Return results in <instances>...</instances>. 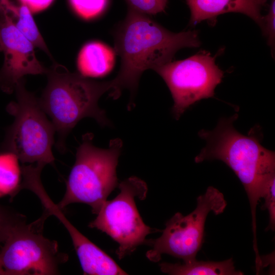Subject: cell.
<instances>
[{"label":"cell","mask_w":275,"mask_h":275,"mask_svg":"<svg viewBox=\"0 0 275 275\" xmlns=\"http://www.w3.org/2000/svg\"><path fill=\"white\" fill-rule=\"evenodd\" d=\"M113 34L115 51L121 58L120 70L111 80L110 96L114 99L124 89L130 91L133 99L145 70H155L171 62L182 48L198 47L201 44L197 31L173 33L148 15L130 8Z\"/></svg>","instance_id":"1"},{"label":"cell","mask_w":275,"mask_h":275,"mask_svg":"<svg viewBox=\"0 0 275 275\" xmlns=\"http://www.w3.org/2000/svg\"><path fill=\"white\" fill-rule=\"evenodd\" d=\"M235 114L221 118L212 130H201L199 136L206 146L195 157L196 163L217 159L225 163L242 184L250 202L253 246L257 245L256 209L268 187L275 181V154L264 147L260 136L252 130L248 135L239 132L233 123Z\"/></svg>","instance_id":"2"},{"label":"cell","mask_w":275,"mask_h":275,"mask_svg":"<svg viewBox=\"0 0 275 275\" xmlns=\"http://www.w3.org/2000/svg\"><path fill=\"white\" fill-rule=\"evenodd\" d=\"M46 74L47 84L39 100L58 133L56 146L59 151H66V138L82 118H93L103 126L110 125L98 101L103 93L111 90V80L89 79L57 63L47 69Z\"/></svg>","instance_id":"3"},{"label":"cell","mask_w":275,"mask_h":275,"mask_svg":"<svg viewBox=\"0 0 275 275\" xmlns=\"http://www.w3.org/2000/svg\"><path fill=\"white\" fill-rule=\"evenodd\" d=\"M93 134L86 133L77 149L66 190L57 204L62 210L70 204L89 205L97 214L111 193L118 186L116 168L122 148L118 138L112 140L107 149L93 144Z\"/></svg>","instance_id":"4"},{"label":"cell","mask_w":275,"mask_h":275,"mask_svg":"<svg viewBox=\"0 0 275 275\" xmlns=\"http://www.w3.org/2000/svg\"><path fill=\"white\" fill-rule=\"evenodd\" d=\"M24 79L16 87V100L6 110L14 120L7 128L1 150L21 162L53 164L54 126L46 117L39 100L25 88Z\"/></svg>","instance_id":"5"},{"label":"cell","mask_w":275,"mask_h":275,"mask_svg":"<svg viewBox=\"0 0 275 275\" xmlns=\"http://www.w3.org/2000/svg\"><path fill=\"white\" fill-rule=\"evenodd\" d=\"M50 215L45 210L37 220L18 225L0 250V262L6 275H56L68 255L57 242L44 237L43 225Z\"/></svg>","instance_id":"6"},{"label":"cell","mask_w":275,"mask_h":275,"mask_svg":"<svg viewBox=\"0 0 275 275\" xmlns=\"http://www.w3.org/2000/svg\"><path fill=\"white\" fill-rule=\"evenodd\" d=\"M227 203L218 189L208 187L197 199L196 208L186 215L176 213L166 224L161 235L148 241L152 249L146 257L156 262L166 254L181 259L183 262L196 260L204 237L205 224L209 212L218 215L224 212Z\"/></svg>","instance_id":"7"},{"label":"cell","mask_w":275,"mask_h":275,"mask_svg":"<svg viewBox=\"0 0 275 275\" xmlns=\"http://www.w3.org/2000/svg\"><path fill=\"white\" fill-rule=\"evenodd\" d=\"M118 186L119 194L103 203L89 226L106 233L118 243L116 253L121 259L146 242L148 234L160 230L147 226L136 206L135 198L144 200L146 197V183L137 177L131 176Z\"/></svg>","instance_id":"8"},{"label":"cell","mask_w":275,"mask_h":275,"mask_svg":"<svg viewBox=\"0 0 275 275\" xmlns=\"http://www.w3.org/2000/svg\"><path fill=\"white\" fill-rule=\"evenodd\" d=\"M164 80L172 94V113L179 119L191 105L213 97L224 77L215 58L202 51L184 60L170 62L155 70Z\"/></svg>","instance_id":"9"},{"label":"cell","mask_w":275,"mask_h":275,"mask_svg":"<svg viewBox=\"0 0 275 275\" xmlns=\"http://www.w3.org/2000/svg\"><path fill=\"white\" fill-rule=\"evenodd\" d=\"M33 43L0 11V51L4 62L0 70V90L11 94L23 76L46 74L36 58Z\"/></svg>","instance_id":"10"},{"label":"cell","mask_w":275,"mask_h":275,"mask_svg":"<svg viewBox=\"0 0 275 275\" xmlns=\"http://www.w3.org/2000/svg\"><path fill=\"white\" fill-rule=\"evenodd\" d=\"M190 9V21L194 24L213 20L221 14L240 13L254 20L261 28L262 16L256 0H186Z\"/></svg>","instance_id":"11"},{"label":"cell","mask_w":275,"mask_h":275,"mask_svg":"<svg viewBox=\"0 0 275 275\" xmlns=\"http://www.w3.org/2000/svg\"><path fill=\"white\" fill-rule=\"evenodd\" d=\"M115 61L114 50L98 41L85 44L80 49L77 58L79 74L87 77H100L108 74Z\"/></svg>","instance_id":"12"},{"label":"cell","mask_w":275,"mask_h":275,"mask_svg":"<svg viewBox=\"0 0 275 275\" xmlns=\"http://www.w3.org/2000/svg\"><path fill=\"white\" fill-rule=\"evenodd\" d=\"M0 11L34 45L51 58L32 13L23 0H0Z\"/></svg>","instance_id":"13"},{"label":"cell","mask_w":275,"mask_h":275,"mask_svg":"<svg viewBox=\"0 0 275 275\" xmlns=\"http://www.w3.org/2000/svg\"><path fill=\"white\" fill-rule=\"evenodd\" d=\"M161 271L172 275H242L235 269L232 258L222 261H194L183 263L163 262Z\"/></svg>","instance_id":"14"},{"label":"cell","mask_w":275,"mask_h":275,"mask_svg":"<svg viewBox=\"0 0 275 275\" xmlns=\"http://www.w3.org/2000/svg\"><path fill=\"white\" fill-rule=\"evenodd\" d=\"M18 160L12 154H0V188L7 191H19L20 171Z\"/></svg>","instance_id":"15"},{"label":"cell","mask_w":275,"mask_h":275,"mask_svg":"<svg viewBox=\"0 0 275 275\" xmlns=\"http://www.w3.org/2000/svg\"><path fill=\"white\" fill-rule=\"evenodd\" d=\"M262 18L261 28L272 52L275 43V0H256Z\"/></svg>","instance_id":"16"},{"label":"cell","mask_w":275,"mask_h":275,"mask_svg":"<svg viewBox=\"0 0 275 275\" xmlns=\"http://www.w3.org/2000/svg\"><path fill=\"white\" fill-rule=\"evenodd\" d=\"M72 10L85 20L94 19L105 9L108 0H69Z\"/></svg>","instance_id":"17"},{"label":"cell","mask_w":275,"mask_h":275,"mask_svg":"<svg viewBox=\"0 0 275 275\" xmlns=\"http://www.w3.org/2000/svg\"><path fill=\"white\" fill-rule=\"evenodd\" d=\"M25 221L24 216L0 204V244L5 241L16 227Z\"/></svg>","instance_id":"18"},{"label":"cell","mask_w":275,"mask_h":275,"mask_svg":"<svg viewBox=\"0 0 275 275\" xmlns=\"http://www.w3.org/2000/svg\"><path fill=\"white\" fill-rule=\"evenodd\" d=\"M129 8L147 14L155 15L164 11L168 0H126Z\"/></svg>","instance_id":"19"},{"label":"cell","mask_w":275,"mask_h":275,"mask_svg":"<svg viewBox=\"0 0 275 275\" xmlns=\"http://www.w3.org/2000/svg\"><path fill=\"white\" fill-rule=\"evenodd\" d=\"M264 203L262 209L267 210L269 213V224L266 231L271 230L273 231L275 229V181H273L268 187L263 198Z\"/></svg>","instance_id":"20"},{"label":"cell","mask_w":275,"mask_h":275,"mask_svg":"<svg viewBox=\"0 0 275 275\" xmlns=\"http://www.w3.org/2000/svg\"><path fill=\"white\" fill-rule=\"evenodd\" d=\"M32 13L45 10L54 0H23Z\"/></svg>","instance_id":"21"},{"label":"cell","mask_w":275,"mask_h":275,"mask_svg":"<svg viewBox=\"0 0 275 275\" xmlns=\"http://www.w3.org/2000/svg\"><path fill=\"white\" fill-rule=\"evenodd\" d=\"M0 275H6L5 271L4 270L2 266V265L1 264V262H0Z\"/></svg>","instance_id":"22"}]
</instances>
